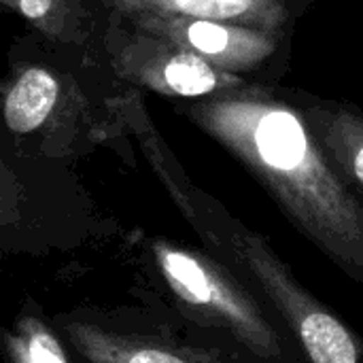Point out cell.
Segmentation results:
<instances>
[{"label": "cell", "instance_id": "obj_1", "mask_svg": "<svg viewBox=\"0 0 363 363\" xmlns=\"http://www.w3.org/2000/svg\"><path fill=\"white\" fill-rule=\"evenodd\" d=\"M194 117L253 172L300 232L363 279V208L294 108L238 94L196 106Z\"/></svg>", "mask_w": 363, "mask_h": 363}, {"label": "cell", "instance_id": "obj_2", "mask_svg": "<svg viewBox=\"0 0 363 363\" xmlns=\"http://www.w3.org/2000/svg\"><path fill=\"white\" fill-rule=\"evenodd\" d=\"M151 249L162 279L194 315L230 332L234 340L262 359L283 355L277 330L257 300L221 264L166 240H155Z\"/></svg>", "mask_w": 363, "mask_h": 363}, {"label": "cell", "instance_id": "obj_3", "mask_svg": "<svg viewBox=\"0 0 363 363\" xmlns=\"http://www.w3.org/2000/svg\"><path fill=\"white\" fill-rule=\"evenodd\" d=\"M225 245L289 325L308 363H363L362 336L311 296L257 234L234 225Z\"/></svg>", "mask_w": 363, "mask_h": 363}, {"label": "cell", "instance_id": "obj_4", "mask_svg": "<svg viewBox=\"0 0 363 363\" xmlns=\"http://www.w3.org/2000/svg\"><path fill=\"white\" fill-rule=\"evenodd\" d=\"M62 330L87 363H223L189 347L115 332L83 319H62Z\"/></svg>", "mask_w": 363, "mask_h": 363}, {"label": "cell", "instance_id": "obj_5", "mask_svg": "<svg viewBox=\"0 0 363 363\" xmlns=\"http://www.w3.org/2000/svg\"><path fill=\"white\" fill-rule=\"evenodd\" d=\"M155 17L151 28H155L160 34H168L174 40L189 45L198 55L208 57L228 68L251 66L272 51V40L262 32H251L242 28L238 30L211 19L187 21V17Z\"/></svg>", "mask_w": 363, "mask_h": 363}, {"label": "cell", "instance_id": "obj_6", "mask_svg": "<svg viewBox=\"0 0 363 363\" xmlns=\"http://www.w3.org/2000/svg\"><path fill=\"white\" fill-rule=\"evenodd\" d=\"M123 11L166 17H196L211 21L272 23L279 17L277 0H113Z\"/></svg>", "mask_w": 363, "mask_h": 363}, {"label": "cell", "instance_id": "obj_7", "mask_svg": "<svg viewBox=\"0 0 363 363\" xmlns=\"http://www.w3.org/2000/svg\"><path fill=\"white\" fill-rule=\"evenodd\" d=\"M306 117L328 160L363 187V117L330 106H311Z\"/></svg>", "mask_w": 363, "mask_h": 363}, {"label": "cell", "instance_id": "obj_8", "mask_svg": "<svg viewBox=\"0 0 363 363\" xmlns=\"http://www.w3.org/2000/svg\"><path fill=\"white\" fill-rule=\"evenodd\" d=\"M57 100V81L45 68H28L9 89L4 121L13 134L34 132L51 115Z\"/></svg>", "mask_w": 363, "mask_h": 363}, {"label": "cell", "instance_id": "obj_9", "mask_svg": "<svg viewBox=\"0 0 363 363\" xmlns=\"http://www.w3.org/2000/svg\"><path fill=\"white\" fill-rule=\"evenodd\" d=\"M4 355L11 363H68L57 336L32 315L15 319L2 334Z\"/></svg>", "mask_w": 363, "mask_h": 363}, {"label": "cell", "instance_id": "obj_10", "mask_svg": "<svg viewBox=\"0 0 363 363\" xmlns=\"http://www.w3.org/2000/svg\"><path fill=\"white\" fill-rule=\"evenodd\" d=\"M162 81L166 89L183 98H198L213 94L219 87V77L213 64L198 53H174L162 66Z\"/></svg>", "mask_w": 363, "mask_h": 363}, {"label": "cell", "instance_id": "obj_11", "mask_svg": "<svg viewBox=\"0 0 363 363\" xmlns=\"http://www.w3.org/2000/svg\"><path fill=\"white\" fill-rule=\"evenodd\" d=\"M17 6H19V11L28 19L40 21V19H45L51 13L53 0H17Z\"/></svg>", "mask_w": 363, "mask_h": 363}]
</instances>
